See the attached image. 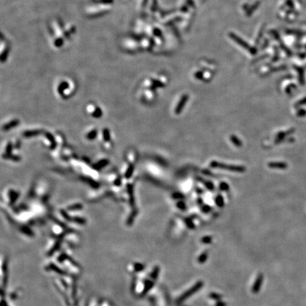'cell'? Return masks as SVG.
Returning a JSON list of instances; mask_svg holds the SVG:
<instances>
[{"label":"cell","mask_w":306,"mask_h":306,"mask_svg":"<svg viewBox=\"0 0 306 306\" xmlns=\"http://www.w3.org/2000/svg\"><path fill=\"white\" fill-rule=\"evenodd\" d=\"M211 166L212 167H215V168L227 170H228V171L235 172H242L244 171V167H241V166L227 165V164H223V163H220L218 162H212L211 164Z\"/></svg>","instance_id":"1"},{"label":"cell","mask_w":306,"mask_h":306,"mask_svg":"<svg viewBox=\"0 0 306 306\" xmlns=\"http://www.w3.org/2000/svg\"><path fill=\"white\" fill-rule=\"evenodd\" d=\"M201 283H199L196 284V285H195L193 288H191V290H189V291H188L187 292L185 293L184 294H183V295H182V297H181L180 298V301H183V300L186 299V298H189V296H190L191 295L192 293H195L196 291H197L199 289V288H201Z\"/></svg>","instance_id":"2"},{"label":"cell","mask_w":306,"mask_h":306,"mask_svg":"<svg viewBox=\"0 0 306 306\" xmlns=\"http://www.w3.org/2000/svg\"><path fill=\"white\" fill-rule=\"evenodd\" d=\"M188 100V96L185 95L183 96V97L181 98V99L180 100V101H179V103H178V105H177V108H176V110H175V113H177V114H179V113H180L181 111H182V109H183V106H184L185 103H186V101Z\"/></svg>","instance_id":"3"},{"label":"cell","mask_w":306,"mask_h":306,"mask_svg":"<svg viewBox=\"0 0 306 306\" xmlns=\"http://www.w3.org/2000/svg\"><path fill=\"white\" fill-rule=\"evenodd\" d=\"M262 281H263V277H262V276L261 275V276H259V277H258L257 280L256 281V283H255L254 286H253V291H254V292H257V291H259V288H260V286L262 285Z\"/></svg>","instance_id":"4"},{"label":"cell","mask_w":306,"mask_h":306,"mask_svg":"<svg viewBox=\"0 0 306 306\" xmlns=\"http://www.w3.org/2000/svg\"><path fill=\"white\" fill-rule=\"evenodd\" d=\"M231 140H232V142H234V145H241V142H240V141L239 140V139H237V138H236V137L232 136L231 137Z\"/></svg>","instance_id":"5"},{"label":"cell","mask_w":306,"mask_h":306,"mask_svg":"<svg viewBox=\"0 0 306 306\" xmlns=\"http://www.w3.org/2000/svg\"><path fill=\"white\" fill-rule=\"evenodd\" d=\"M207 257V254H203L201 255V256L200 258H199V260L201 261V262H205V259H206Z\"/></svg>","instance_id":"6"}]
</instances>
